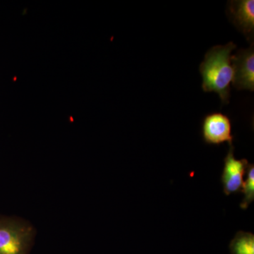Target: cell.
Here are the masks:
<instances>
[{
    "label": "cell",
    "instance_id": "cell-1",
    "mask_svg": "<svg viewBox=\"0 0 254 254\" xmlns=\"http://www.w3.org/2000/svg\"><path fill=\"white\" fill-rule=\"evenodd\" d=\"M236 48L232 42L225 46H214L207 52L200 64L202 89L218 94L222 105L230 103V84L233 79L232 53Z\"/></svg>",
    "mask_w": 254,
    "mask_h": 254
},
{
    "label": "cell",
    "instance_id": "cell-2",
    "mask_svg": "<svg viewBox=\"0 0 254 254\" xmlns=\"http://www.w3.org/2000/svg\"><path fill=\"white\" fill-rule=\"evenodd\" d=\"M36 231L29 222L0 216V254H30Z\"/></svg>",
    "mask_w": 254,
    "mask_h": 254
},
{
    "label": "cell",
    "instance_id": "cell-3",
    "mask_svg": "<svg viewBox=\"0 0 254 254\" xmlns=\"http://www.w3.org/2000/svg\"><path fill=\"white\" fill-rule=\"evenodd\" d=\"M233 68L232 86L237 90L254 91V43L247 49H240L232 55Z\"/></svg>",
    "mask_w": 254,
    "mask_h": 254
},
{
    "label": "cell",
    "instance_id": "cell-4",
    "mask_svg": "<svg viewBox=\"0 0 254 254\" xmlns=\"http://www.w3.org/2000/svg\"><path fill=\"white\" fill-rule=\"evenodd\" d=\"M202 137L208 145L232 144V123L227 115L219 112L208 114L202 123Z\"/></svg>",
    "mask_w": 254,
    "mask_h": 254
},
{
    "label": "cell",
    "instance_id": "cell-5",
    "mask_svg": "<svg viewBox=\"0 0 254 254\" xmlns=\"http://www.w3.org/2000/svg\"><path fill=\"white\" fill-rule=\"evenodd\" d=\"M235 147L230 145L228 151L224 159V168L222 170L221 182L223 192L226 195L242 192L243 188L244 178L247 175L248 160L247 159L237 160L235 158Z\"/></svg>",
    "mask_w": 254,
    "mask_h": 254
},
{
    "label": "cell",
    "instance_id": "cell-6",
    "mask_svg": "<svg viewBox=\"0 0 254 254\" xmlns=\"http://www.w3.org/2000/svg\"><path fill=\"white\" fill-rule=\"evenodd\" d=\"M227 14L237 29L245 35L247 41L251 43H254V0H235L229 1Z\"/></svg>",
    "mask_w": 254,
    "mask_h": 254
},
{
    "label": "cell",
    "instance_id": "cell-7",
    "mask_svg": "<svg viewBox=\"0 0 254 254\" xmlns=\"http://www.w3.org/2000/svg\"><path fill=\"white\" fill-rule=\"evenodd\" d=\"M230 254H254V235L252 232L239 231L232 239Z\"/></svg>",
    "mask_w": 254,
    "mask_h": 254
},
{
    "label": "cell",
    "instance_id": "cell-8",
    "mask_svg": "<svg viewBox=\"0 0 254 254\" xmlns=\"http://www.w3.org/2000/svg\"><path fill=\"white\" fill-rule=\"evenodd\" d=\"M247 180L244 183L242 192L245 193V198L240 204V208L246 210L254 200V165L249 164L247 171Z\"/></svg>",
    "mask_w": 254,
    "mask_h": 254
}]
</instances>
